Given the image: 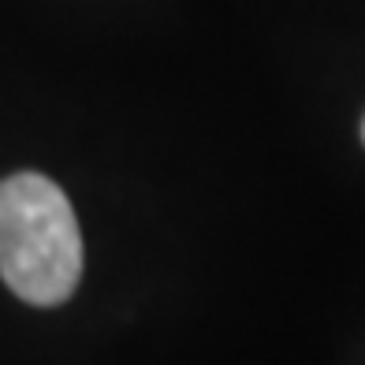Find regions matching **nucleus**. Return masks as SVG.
<instances>
[{
  "instance_id": "nucleus-2",
  "label": "nucleus",
  "mask_w": 365,
  "mask_h": 365,
  "mask_svg": "<svg viewBox=\"0 0 365 365\" xmlns=\"http://www.w3.org/2000/svg\"><path fill=\"white\" fill-rule=\"evenodd\" d=\"M361 142H365V123H361Z\"/></svg>"
},
{
  "instance_id": "nucleus-1",
  "label": "nucleus",
  "mask_w": 365,
  "mask_h": 365,
  "mask_svg": "<svg viewBox=\"0 0 365 365\" xmlns=\"http://www.w3.org/2000/svg\"><path fill=\"white\" fill-rule=\"evenodd\" d=\"M82 276L75 209L53 179L23 172L0 182V279L30 306H60Z\"/></svg>"
}]
</instances>
